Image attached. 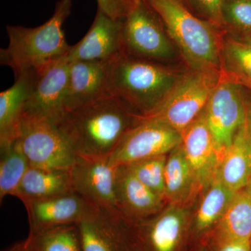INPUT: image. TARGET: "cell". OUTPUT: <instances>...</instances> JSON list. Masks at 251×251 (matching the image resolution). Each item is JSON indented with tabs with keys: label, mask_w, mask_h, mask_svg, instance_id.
I'll return each instance as SVG.
<instances>
[{
	"label": "cell",
	"mask_w": 251,
	"mask_h": 251,
	"mask_svg": "<svg viewBox=\"0 0 251 251\" xmlns=\"http://www.w3.org/2000/svg\"><path fill=\"white\" fill-rule=\"evenodd\" d=\"M98 8L115 18H124L129 0H97Z\"/></svg>",
	"instance_id": "obj_31"
},
{
	"label": "cell",
	"mask_w": 251,
	"mask_h": 251,
	"mask_svg": "<svg viewBox=\"0 0 251 251\" xmlns=\"http://www.w3.org/2000/svg\"><path fill=\"white\" fill-rule=\"evenodd\" d=\"M246 87H248V88L250 89V90H251V85L246 86Z\"/></svg>",
	"instance_id": "obj_36"
},
{
	"label": "cell",
	"mask_w": 251,
	"mask_h": 251,
	"mask_svg": "<svg viewBox=\"0 0 251 251\" xmlns=\"http://www.w3.org/2000/svg\"><path fill=\"white\" fill-rule=\"evenodd\" d=\"M224 1H225V0H224Z\"/></svg>",
	"instance_id": "obj_38"
},
{
	"label": "cell",
	"mask_w": 251,
	"mask_h": 251,
	"mask_svg": "<svg viewBox=\"0 0 251 251\" xmlns=\"http://www.w3.org/2000/svg\"><path fill=\"white\" fill-rule=\"evenodd\" d=\"M159 16L147 0H129L122 27V53L151 62L175 53Z\"/></svg>",
	"instance_id": "obj_6"
},
{
	"label": "cell",
	"mask_w": 251,
	"mask_h": 251,
	"mask_svg": "<svg viewBox=\"0 0 251 251\" xmlns=\"http://www.w3.org/2000/svg\"><path fill=\"white\" fill-rule=\"evenodd\" d=\"M108 158L76 155L70 169L73 189L99 209L120 212L115 196L117 168Z\"/></svg>",
	"instance_id": "obj_11"
},
{
	"label": "cell",
	"mask_w": 251,
	"mask_h": 251,
	"mask_svg": "<svg viewBox=\"0 0 251 251\" xmlns=\"http://www.w3.org/2000/svg\"><path fill=\"white\" fill-rule=\"evenodd\" d=\"M181 144L167 156L165 198L170 204L182 206L201 190Z\"/></svg>",
	"instance_id": "obj_21"
},
{
	"label": "cell",
	"mask_w": 251,
	"mask_h": 251,
	"mask_svg": "<svg viewBox=\"0 0 251 251\" xmlns=\"http://www.w3.org/2000/svg\"><path fill=\"white\" fill-rule=\"evenodd\" d=\"M224 0H184V5L193 14L207 22L225 29L223 18Z\"/></svg>",
	"instance_id": "obj_30"
},
{
	"label": "cell",
	"mask_w": 251,
	"mask_h": 251,
	"mask_svg": "<svg viewBox=\"0 0 251 251\" xmlns=\"http://www.w3.org/2000/svg\"><path fill=\"white\" fill-rule=\"evenodd\" d=\"M110 61L71 62L64 100L65 112L110 93L109 91Z\"/></svg>",
	"instance_id": "obj_16"
},
{
	"label": "cell",
	"mask_w": 251,
	"mask_h": 251,
	"mask_svg": "<svg viewBox=\"0 0 251 251\" xmlns=\"http://www.w3.org/2000/svg\"><path fill=\"white\" fill-rule=\"evenodd\" d=\"M181 143V133L171 127L158 122L139 120L122 138L109 156V162L117 168L168 155Z\"/></svg>",
	"instance_id": "obj_10"
},
{
	"label": "cell",
	"mask_w": 251,
	"mask_h": 251,
	"mask_svg": "<svg viewBox=\"0 0 251 251\" xmlns=\"http://www.w3.org/2000/svg\"><path fill=\"white\" fill-rule=\"evenodd\" d=\"M186 212L182 206H170L150 221L139 224V235L151 251H175L182 234Z\"/></svg>",
	"instance_id": "obj_19"
},
{
	"label": "cell",
	"mask_w": 251,
	"mask_h": 251,
	"mask_svg": "<svg viewBox=\"0 0 251 251\" xmlns=\"http://www.w3.org/2000/svg\"><path fill=\"white\" fill-rule=\"evenodd\" d=\"M181 135V148L198 184L201 189L206 188L215 177L221 161L204 111Z\"/></svg>",
	"instance_id": "obj_15"
},
{
	"label": "cell",
	"mask_w": 251,
	"mask_h": 251,
	"mask_svg": "<svg viewBox=\"0 0 251 251\" xmlns=\"http://www.w3.org/2000/svg\"><path fill=\"white\" fill-rule=\"evenodd\" d=\"M231 191L219 179L217 175L206 188L196 216V227L198 232H203L219 222L233 198Z\"/></svg>",
	"instance_id": "obj_26"
},
{
	"label": "cell",
	"mask_w": 251,
	"mask_h": 251,
	"mask_svg": "<svg viewBox=\"0 0 251 251\" xmlns=\"http://www.w3.org/2000/svg\"><path fill=\"white\" fill-rule=\"evenodd\" d=\"M184 74L161 63L119 54L109 64V91L140 116L156 110Z\"/></svg>",
	"instance_id": "obj_2"
},
{
	"label": "cell",
	"mask_w": 251,
	"mask_h": 251,
	"mask_svg": "<svg viewBox=\"0 0 251 251\" xmlns=\"http://www.w3.org/2000/svg\"><path fill=\"white\" fill-rule=\"evenodd\" d=\"M223 18L226 30L251 36V0H225Z\"/></svg>",
	"instance_id": "obj_29"
},
{
	"label": "cell",
	"mask_w": 251,
	"mask_h": 251,
	"mask_svg": "<svg viewBox=\"0 0 251 251\" xmlns=\"http://www.w3.org/2000/svg\"><path fill=\"white\" fill-rule=\"evenodd\" d=\"M139 115L108 93L66 112L56 123L77 156L109 157Z\"/></svg>",
	"instance_id": "obj_1"
},
{
	"label": "cell",
	"mask_w": 251,
	"mask_h": 251,
	"mask_svg": "<svg viewBox=\"0 0 251 251\" xmlns=\"http://www.w3.org/2000/svg\"><path fill=\"white\" fill-rule=\"evenodd\" d=\"M221 74L215 69H191L160 106L148 115H139V120L160 122L181 134L204 111Z\"/></svg>",
	"instance_id": "obj_5"
},
{
	"label": "cell",
	"mask_w": 251,
	"mask_h": 251,
	"mask_svg": "<svg viewBox=\"0 0 251 251\" xmlns=\"http://www.w3.org/2000/svg\"><path fill=\"white\" fill-rule=\"evenodd\" d=\"M216 175L227 188L236 192L251 181V120L236 133L225 153Z\"/></svg>",
	"instance_id": "obj_18"
},
{
	"label": "cell",
	"mask_w": 251,
	"mask_h": 251,
	"mask_svg": "<svg viewBox=\"0 0 251 251\" xmlns=\"http://www.w3.org/2000/svg\"><path fill=\"white\" fill-rule=\"evenodd\" d=\"M25 241L28 251H82L77 224L57 226L29 233Z\"/></svg>",
	"instance_id": "obj_27"
},
{
	"label": "cell",
	"mask_w": 251,
	"mask_h": 251,
	"mask_svg": "<svg viewBox=\"0 0 251 251\" xmlns=\"http://www.w3.org/2000/svg\"><path fill=\"white\" fill-rule=\"evenodd\" d=\"M77 225L82 251H131L128 225L119 211L98 209Z\"/></svg>",
	"instance_id": "obj_14"
},
{
	"label": "cell",
	"mask_w": 251,
	"mask_h": 251,
	"mask_svg": "<svg viewBox=\"0 0 251 251\" xmlns=\"http://www.w3.org/2000/svg\"><path fill=\"white\" fill-rule=\"evenodd\" d=\"M132 247H133V248L131 249L132 251H145L143 250V248L136 247V246H135L134 247V246L133 245H132Z\"/></svg>",
	"instance_id": "obj_34"
},
{
	"label": "cell",
	"mask_w": 251,
	"mask_h": 251,
	"mask_svg": "<svg viewBox=\"0 0 251 251\" xmlns=\"http://www.w3.org/2000/svg\"><path fill=\"white\" fill-rule=\"evenodd\" d=\"M73 192L70 171L29 166L20 185L17 198L25 204L32 200Z\"/></svg>",
	"instance_id": "obj_22"
},
{
	"label": "cell",
	"mask_w": 251,
	"mask_h": 251,
	"mask_svg": "<svg viewBox=\"0 0 251 251\" xmlns=\"http://www.w3.org/2000/svg\"><path fill=\"white\" fill-rule=\"evenodd\" d=\"M72 0H59L53 15L36 27L7 26V47L0 50V62L12 69L15 77L67 55L70 50L63 25L72 10Z\"/></svg>",
	"instance_id": "obj_3"
},
{
	"label": "cell",
	"mask_w": 251,
	"mask_h": 251,
	"mask_svg": "<svg viewBox=\"0 0 251 251\" xmlns=\"http://www.w3.org/2000/svg\"><path fill=\"white\" fill-rule=\"evenodd\" d=\"M250 117H251V112H250Z\"/></svg>",
	"instance_id": "obj_37"
},
{
	"label": "cell",
	"mask_w": 251,
	"mask_h": 251,
	"mask_svg": "<svg viewBox=\"0 0 251 251\" xmlns=\"http://www.w3.org/2000/svg\"><path fill=\"white\" fill-rule=\"evenodd\" d=\"M0 201L7 196L17 197L20 185L29 168L27 157L17 140L0 145Z\"/></svg>",
	"instance_id": "obj_25"
},
{
	"label": "cell",
	"mask_w": 251,
	"mask_h": 251,
	"mask_svg": "<svg viewBox=\"0 0 251 251\" xmlns=\"http://www.w3.org/2000/svg\"><path fill=\"white\" fill-rule=\"evenodd\" d=\"M163 23L170 39L192 70L222 68L221 29L201 19L176 0H147Z\"/></svg>",
	"instance_id": "obj_4"
},
{
	"label": "cell",
	"mask_w": 251,
	"mask_h": 251,
	"mask_svg": "<svg viewBox=\"0 0 251 251\" xmlns=\"http://www.w3.org/2000/svg\"><path fill=\"white\" fill-rule=\"evenodd\" d=\"M6 251H28L27 243L25 240L21 243H18Z\"/></svg>",
	"instance_id": "obj_33"
},
{
	"label": "cell",
	"mask_w": 251,
	"mask_h": 251,
	"mask_svg": "<svg viewBox=\"0 0 251 251\" xmlns=\"http://www.w3.org/2000/svg\"><path fill=\"white\" fill-rule=\"evenodd\" d=\"M123 18L111 17L98 8L94 22L67 56L74 61H110L122 53Z\"/></svg>",
	"instance_id": "obj_13"
},
{
	"label": "cell",
	"mask_w": 251,
	"mask_h": 251,
	"mask_svg": "<svg viewBox=\"0 0 251 251\" xmlns=\"http://www.w3.org/2000/svg\"><path fill=\"white\" fill-rule=\"evenodd\" d=\"M204 115L221 163L236 133L249 118L243 84L221 70L219 82L208 100Z\"/></svg>",
	"instance_id": "obj_7"
},
{
	"label": "cell",
	"mask_w": 251,
	"mask_h": 251,
	"mask_svg": "<svg viewBox=\"0 0 251 251\" xmlns=\"http://www.w3.org/2000/svg\"><path fill=\"white\" fill-rule=\"evenodd\" d=\"M24 205L27 211L29 233L79 224L99 209L75 192L32 200Z\"/></svg>",
	"instance_id": "obj_12"
},
{
	"label": "cell",
	"mask_w": 251,
	"mask_h": 251,
	"mask_svg": "<svg viewBox=\"0 0 251 251\" xmlns=\"http://www.w3.org/2000/svg\"><path fill=\"white\" fill-rule=\"evenodd\" d=\"M31 80V71L23 73L15 77L14 85L0 93V145L18 138Z\"/></svg>",
	"instance_id": "obj_20"
},
{
	"label": "cell",
	"mask_w": 251,
	"mask_h": 251,
	"mask_svg": "<svg viewBox=\"0 0 251 251\" xmlns=\"http://www.w3.org/2000/svg\"><path fill=\"white\" fill-rule=\"evenodd\" d=\"M168 155H162L140 160L125 166L143 184L165 198V168Z\"/></svg>",
	"instance_id": "obj_28"
},
{
	"label": "cell",
	"mask_w": 251,
	"mask_h": 251,
	"mask_svg": "<svg viewBox=\"0 0 251 251\" xmlns=\"http://www.w3.org/2000/svg\"><path fill=\"white\" fill-rule=\"evenodd\" d=\"M115 196L117 208L125 219L138 221L161 212L164 199L132 174L126 167H117Z\"/></svg>",
	"instance_id": "obj_17"
},
{
	"label": "cell",
	"mask_w": 251,
	"mask_h": 251,
	"mask_svg": "<svg viewBox=\"0 0 251 251\" xmlns=\"http://www.w3.org/2000/svg\"><path fill=\"white\" fill-rule=\"evenodd\" d=\"M219 251H251V242L219 238Z\"/></svg>",
	"instance_id": "obj_32"
},
{
	"label": "cell",
	"mask_w": 251,
	"mask_h": 251,
	"mask_svg": "<svg viewBox=\"0 0 251 251\" xmlns=\"http://www.w3.org/2000/svg\"><path fill=\"white\" fill-rule=\"evenodd\" d=\"M225 30L221 70L235 77L244 86L251 85V36Z\"/></svg>",
	"instance_id": "obj_23"
},
{
	"label": "cell",
	"mask_w": 251,
	"mask_h": 251,
	"mask_svg": "<svg viewBox=\"0 0 251 251\" xmlns=\"http://www.w3.org/2000/svg\"><path fill=\"white\" fill-rule=\"evenodd\" d=\"M70 64L66 55L31 70L30 90L23 115L44 117L55 124L62 118Z\"/></svg>",
	"instance_id": "obj_9"
},
{
	"label": "cell",
	"mask_w": 251,
	"mask_h": 251,
	"mask_svg": "<svg viewBox=\"0 0 251 251\" xmlns=\"http://www.w3.org/2000/svg\"><path fill=\"white\" fill-rule=\"evenodd\" d=\"M219 222V238L251 242V181L234 193Z\"/></svg>",
	"instance_id": "obj_24"
},
{
	"label": "cell",
	"mask_w": 251,
	"mask_h": 251,
	"mask_svg": "<svg viewBox=\"0 0 251 251\" xmlns=\"http://www.w3.org/2000/svg\"><path fill=\"white\" fill-rule=\"evenodd\" d=\"M16 140L30 167L70 171L76 158L57 125L44 117L23 115Z\"/></svg>",
	"instance_id": "obj_8"
},
{
	"label": "cell",
	"mask_w": 251,
	"mask_h": 251,
	"mask_svg": "<svg viewBox=\"0 0 251 251\" xmlns=\"http://www.w3.org/2000/svg\"><path fill=\"white\" fill-rule=\"evenodd\" d=\"M176 1H179V2H181V4H183L184 5V0H176ZM185 6V5H184Z\"/></svg>",
	"instance_id": "obj_35"
}]
</instances>
